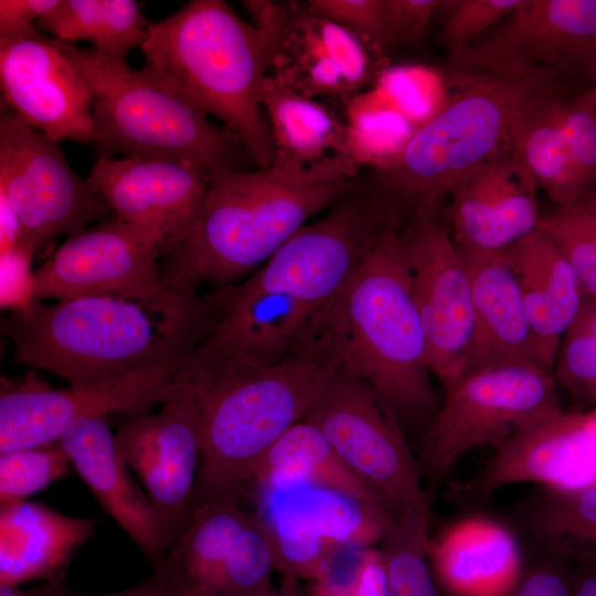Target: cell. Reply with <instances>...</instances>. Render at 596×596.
<instances>
[{
    "label": "cell",
    "mask_w": 596,
    "mask_h": 596,
    "mask_svg": "<svg viewBox=\"0 0 596 596\" xmlns=\"http://www.w3.org/2000/svg\"><path fill=\"white\" fill-rule=\"evenodd\" d=\"M214 292L172 286L160 298L95 296L33 301L1 320L15 362L87 386L137 371L182 363L207 338Z\"/></svg>",
    "instance_id": "1"
},
{
    "label": "cell",
    "mask_w": 596,
    "mask_h": 596,
    "mask_svg": "<svg viewBox=\"0 0 596 596\" xmlns=\"http://www.w3.org/2000/svg\"><path fill=\"white\" fill-rule=\"evenodd\" d=\"M347 155L309 166L213 173L187 232L162 255L168 286H233L264 265L315 214L355 191Z\"/></svg>",
    "instance_id": "2"
},
{
    "label": "cell",
    "mask_w": 596,
    "mask_h": 596,
    "mask_svg": "<svg viewBox=\"0 0 596 596\" xmlns=\"http://www.w3.org/2000/svg\"><path fill=\"white\" fill-rule=\"evenodd\" d=\"M337 370L318 347L274 364L183 368L201 433L193 512L213 501L238 500L262 457L302 421Z\"/></svg>",
    "instance_id": "3"
},
{
    "label": "cell",
    "mask_w": 596,
    "mask_h": 596,
    "mask_svg": "<svg viewBox=\"0 0 596 596\" xmlns=\"http://www.w3.org/2000/svg\"><path fill=\"white\" fill-rule=\"evenodd\" d=\"M400 226L387 230L326 309L315 343L373 387L401 421L427 422L439 409Z\"/></svg>",
    "instance_id": "4"
},
{
    "label": "cell",
    "mask_w": 596,
    "mask_h": 596,
    "mask_svg": "<svg viewBox=\"0 0 596 596\" xmlns=\"http://www.w3.org/2000/svg\"><path fill=\"white\" fill-rule=\"evenodd\" d=\"M146 65L219 119L259 167L275 149L263 114L269 52L262 32L223 0H192L151 21L140 44Z\"/></svg>",
    "instance_id": "5"
},
{
    "label": "cell",
    "mask_w": 596,
    "mask_h": 596,
    "mask_svg": "<svg viewBox=\"0 0 596 596\" xmlns=\"http://www.w3.org/2000/svg\"><path fill=\"white\" fill-rule=\"evenodd\" d=\"M65 47L93 96L94 141L99 157L172 159L211 174L244 170L254 161L242 141L148 65L136 70L89 47Z\"/></svg>",
    "instance_id": "6"
},
{
    "label": "cell",
    "mask_w": 596,
    "mask_h": 596,
    "mask_svg": "<svg viewBox=\"0 0 596 596\" xmlns=\"http://www.w3.org/2000/svg\"><path fill=\"white\" fill-rule=\"evenodd\" d=\"M472 75L415 130L397 160L374 173L373 185L409 216L437 211L460 179L509 151L517 108L531 91L546 85L536 78Z\"/></svg>",
    "instance_id": "7"
},
{
    "label": "cell",
    "mask_w": 596,
    "mask_h": 596,
    "mask_svg": "<svg viewBox=\"0 0 596 596\" xmlns=\"http://www.w3.org/2000/svg\"><path fill=\"white\" fill-rule=\"evenodd\" d=\"M423 434L416 458L429 494L457 460L481 446L494 449L561 409L552 373L529 362H504L459 375Z\"/></svg>",
    "instance_id": "8"
},
{
    "label": "cell",
    "mask_w": 596,
    "mask_h": 596,
    "mask_svg": "<svg viewBox=\"0 0 596 596\" xmlns=\"http://www.w3.org/2000/svg\"><path fill=\"white\" fill-rule=\"evenodd\" d=\"M302 421L315 425L395 519L430 510L401 422L368 383L337 370Z\"/></svg>",
    "instance_id": "9"
},
{
    "label": "cell",
    "mask_w": 596,
    "mask_h": 596,
    "mask_svg": "<svg viewBox=\"0 0 596 596\" xmlns=\"http://www.w3.org/2000/svg\"><path fill=\"white\" fill-rule=\"evenodd\" d=\"M507 81L567 76L596 88V0H522L493 30L450 56Z\"/></svg>",
    "instance_id": "10"
},
{
    "label": "cell",
    "mask_w": 596,
    "mask_h": 596,
    "mask_svg": "<svg viewBox=\"0 0 596 596\" xmlns=\"http://www.w3.org/2000/svg\"><path fill=\"white\" fill-rule=\"evenodd\" d=\"M0 191L36 254L56 237L115 216L70 166L57 141L24 125L7 108L0 115Z\"/></svg>",
    "instance_id": "11"
},
{
    "label": "cell",
    "mask_w": 596,
    "mask_h": 596,
    "mask_svg": "<svg viewBox=\"0 0 596 596\" xmlns=\"http://www.w3.org/2000/svg\"><path fill=\"white\" fill-rule=\"evenodd\" d=\"M426 344L429 371L444 386L464 371L473 336L468 272L448 223L416 211L398 232Z\"/></svg>",
    "instance_id": "12"
},
{
    "label": "cell",
    "mask_w": 596,
    "mask_h": 596,
    "mask_svg": "<svg viewBox=\"0 0 596 596\" xmlns=\"http://www.w3.org/2000/svg\"><path fill=\"white\" fill-rule=\"evenodd\" d=\"M184 362L137 371L87 386L52 390L33 372L15 385L2 379L0 455L56 441L78 418L149 413L175 390Z\"/></svg>",
    "instance_id": "13"
},
{
    "label": "cell",
    "mask_w": 596,
    "mask_h": 596,
    "mask_svg": "<svg viewBox=\"0 0 596 596\" xmlns=\"http://www.w3.org/2000/svg\"><path fill=\"white\" fill-rule=\"evenodd\" d=\"M163 248L117 216L72 235L33 270L35 300L109 296L137 300L170 288Z\"/></svg>",
    "instance_id": "14"
},
{
    "label": "cell",
    "mask_w": 596,
    "mask_h": 596,
    "mask_svg": "<svg viewBox=\"0 0 596 596\" xmlns=\"http://www.w3.org/2000/svg\"><path fill=\"white\" fill-rule=\"evenodd\" d=\"M115 440L123 460L145 487L172 546L193 514L201 453L198 411L183 377L155 413L128 417Z\"/></svg>",
    "instance_id": "15"
},
{
    "label": "cell",
    "mask_w": 596,
    "mask_h": 596,
    "mask_svg": "<svg viewBox=\"0 0 596 596\" xmlns=\"http://www.w3.org/2000/svg\"><path fill=\"white\" fill-rule=\"evenodd\" d=\"M1 106L54 141L93 143V96L64 42L40 31L0 40Z\"/></svg>",
    "instance_id": "16"
},
{
    "label": "cell",
    "mask_w": 596,
    "mask_h": 596,
    "mask_svg": "<svg viewBox=\"0 0 596 596\" xmlns=\"http://www.w3.org/2000/svg\"><path fill=\"white\" fill-rule=\"evenodd\" d=\"M524 482L557 491L596 486V407L561 409L525 427L497 447L487 467L455 496L476 504Z\"/></svg>",
    "instance_id": "17"
},
{
    "label": "cell",
    "mask_w": 596,
    "mask_h": 596,
    "mask_svg": "<svg viewBox=\"0 0 596 596\" xmlns=\"http://www.w3.org/2000/svg\"><path fill=\"white\" fill-rule=\"evenodd\" d=\"M212 174L189 162L146 157H98L86 178L114 215L164 251L194 221Z\"/></svg>",
    "instance_id": "18"
},
{
    "label": "cell",
    "mask_w": 596,
    "mask_h": 596,
    "mask_svg": "<svg viewBox=\"0 0 596 596\" xmlns=\"http://www.w3.org/2000/svg\"><path fill=\"white\" fill-rule=\"evenodd\" d=\"M538 183L511 150L460 179L446 217L458 247L501 252L538 230Z\"/></svg>",
    "instance_id": "19"
},
{
    "label": "cell",
    "mask_w": 596,
    "mask_h": 596,
    "mask_svg": "<svg viewBox=\"0 0 596 596\" xmlns=\"http://www.w3.org/2000/svg\"><path fill=\"white\" fill-rule=\"evenodd\" d=\"M57 441L104 510L158 570L171 545L147 494L123 460L107 418H78Z\"/></svg>",
    "instance_id": "20"
},
{
    "label": "cell",
    "mask_w": 596,
    "mask_h": 596,
    "mask_svg": "<svg viewBox=\"0 0 596 596\" xmlns=\"http://www.w3.org/2000/svg\"><path fill=\"white\" fill-rule=\"evenodd\" d=\"M458 248L470 278L475 316L462 373L504 362H529L544 369L511 267L499 252Z\"/></svg>",
    "instance_id": "21"
},
{
    "label": "cell",
    "mask_w": 596,
    "mask_h": 596,
    "mask_svg": "<svg viewBox=\"0 0 596 596\" xmlns=\"http://www.w3.org/2000/svg\"><path fill=\"white\" fill-rule=\"evenodd\" d=\"M436 583L449 596H509L523 575L513 533L486 517L454 522L428 540Z\"/></svg>",
    "instance_id": "22"
},
{
    "label": "cell",
    "mask_w": 596,
    "mask_h": 596,
    "mask_svg": "<svg viewBox=\"0 0 596 596\" xmlns=\"http://www.w3.org/2000/svg\"><path fill=\"white\" fill-rule=\"evenodd\" d=\"M499 253L518 280L541 363L553 374L562 338L585 299L581 280L539 230Z\"/></svg>",
    "instance_id": "23"
},
{
    "label": "cell",
    "mask_w": 596,
    "mask_h": 596,
    "mask_svg": "<svg viewBox=\"0 0 596 596\" xmlns=\"http://www.w3.org/2000/svg\"><path fill=\"white\" fill-rule=\"evenodd\" d=\"M96 524L32 501L0 507V584L66 581L71 560Z\"/></svg>",
    "instance_id": "24"
},
{
    "label": "cell",
    "mask_w": 596,
    "mask_h": 596,
    "mask_svg": "<svg viewBox=\"0 0 596 596\" xmlns=\"http://www.w3.org/2000/svg\"><path fill=\"white\" fill-rule=\"evenodd\" d=\"M243 6L267 42L268 75L312 98L350 95L307 2L245 0Z\"/></svg>",
    "instance_id": "25"
},
{
    "label": "cell",
    "mask_w": 596,
    "mask_h": 596,
    "mask_svg": "<svg viewBox=\"0 0 596 596\" xmlns=\"http://www.w3.org/2000/svg\"><path fill=\"white\" fill-rule=\"evenodd\" d=\"M262 105L275 149L273 164L309 166L333 155H345V121L323 103L268 75Z\"/></svg>",
    "instance_id": "26"
},
{
    "label": "cell",
    "mask_w": 596,
    "mask_h": 596,
    "mask_svg": "<svg viewBox=\"0 0 596 596\" xmlns=\"http://www.w3.org/2000/svg\"><path fill=\"white\" fill-rule=\"evenodd\" d=\"M298 483L332 488L385 507L344 464L326 436L305 421L291 426L266 451L256 465L248 487L265 489Z\"/></svg>",
    "instance_id": "27"
},
{
    "label": "cell",
    "mask_w": 596,
    "mask_h": 596,
    "mask_svg": "<svg viewBox=\"0 0 596 596\" xmlns=\"http://www.w3.org/2000/svg\"><path fill=\"white\" fill-rule=\"evenodd\" d=\"M253 519L254 512L243 509L235 499L194 510L164 560L179 578L182 596H216L224 565Z\"/></svg>",
    "instance_id": "28"
},
{
    "label": "cell",
    "mask_w": 596,
    "mask_h": 596,
    "mask_svg": "<svg viewBox=\"0 0 596 596\" xmlns=\"http://www.w3.org/2000/svg\"><path fill=\"white\" fill-rule=\"evenodd\" d=\"M555 86L531 91L520 103L510 124V150L528 168L538 187L557 205L581 193L557 115Z\"/></svg>",
    "instance_id": "29"
},
{
    "label": "cell",
    "mask_w": 596,
    "mask_h": 596,
    "mask_svg": "<svg viewBox=\"0 0 596 596\" xmlns=\"http://www.w3.org/2000/svg\"><path fill=\"white\" fill-rule=\"evenodd\" d=\"M150 23L135 0H61L35 28L64 43L91 42L94 49L126 62Z\"/></svg>",
    "instance_id": "30"
},
{
    "label": "cell",
    "mask_w": 596,
    "mask_h": 596,
    "mask_svg": "<svg viewBox=\"0 0 596 596\" xmlns=\"http://www.w3.org/2000/svg\"><path fill=\"white\" fill-rule=\"evenodd\" d=\"M273 489L280 490L304 520L333 549L351 544L375 545L394 521L383 504L332 488L298 483Z\"/></svg>",
    "instance_id": "31"
},
{
    "label": "cell",
    "mask_w": 596,
    "mask_h": 596,
    "mask_svg": "<svg viewBox=\"0 0 596 596\" xmlns=\"http://www.w3.org/2000/svg\"><path fill=\"white\" fill-rule=\"evenodd\" d=\"M525 525L549 552L596 565V486L575 491L545 488L530 503Z\"/></svg>",
    "instance_id": "32"
},
{
    "label": "cell",
    "mask_w": 596,
    "mask_h": 596,
    "mask_svg": "<svg viewBox=\"0 0 596 596\" xmlns=\"http://www.w3.org/2000/svg\"><path fill=\"white\" fill-rule=\"evenodd\" d=\"M347 125L345 155L360 168L385 170L418 128L374 88L341 97Z\"/></svg>",
    "instance_id": "33"
},
{
    "label": "cell",
    "mask_w": 596,
    "mask_h": 596,
    "mask_svg": "<svg viewBox=\"0 0 596 596\" xmlns=\"http://www.w3.org/2000/svg\"><path fill=\"white\" fill-rule=\"evenodd\" d=\"M256 519L269 541L280 577L312 581L331 547L295 510L278 489H255ZM337 549V547H336Z\"/></svg>",
    "instance_id": "34"
},
{
    "label": "cell",
    "mask_w": 596,
    "mask_h": 596,
    "mask_svg": "<svg viewBox=\"0 0 596 596\" xmlns=\"http://www.w3.org/2000/svg\"><path fill=\"white\" fill-rule=\"evenodd\" d=\"M429 519L430 511L406 512L381 540L387 596H439L427 555Z\"/></svg>",
    "instance_id": "35"
},
{
    "label": "cell",
    "mask_w": 596,
    "mask_h": 596,
    "mask_svg": "<svg viewBox=\"0 0 596 596\" xmlns=\"http://www.w3.org/2000/svg\"><path fill=\"white\" fill-rule=\"evenodd\" d=\"M538 230L573 266L585 297L596 298V182L574 201L541 215Z\"/></svg>",
    "instance_id": "36"
},
{
    "label": "cell",
    "mask_w": 596,
    "mask_h": 596,
    "mask_svg": "<svg viewBox=\"0 0 596 596\" xmlns=\"http://www.w3.org/2000/svg\"><path fill=\"white\" fill-rule=\"evenodd\" d=\"M553 376L582 406H588L596 386V298L585 297L564 333Z\"/></svg>",
    "instance_id": "37"
},
{
    "label": "cell",
    "mask_w": 596,
    "mask_h": 596,
    "mask_svg": "<svg viewBox=\"0 0 596 596\" xmlns=\"http://www.w3.org/2000/svg\"><path fill=\"white\" fill-rule=\"evenodd\" d=\"M72 467L58 441L0 455V507L23 501Z\"/></svg>",
    "instance_id": "38"
},
{
    "label": "cell",
    "mask_w": 596,
    "mask_h": 596,
    "mask_svg": "<svg viewBox=\"0 0 596 596\" xmlns=\"http://www.w3.org/2000/svg\"><path fill=\"white\" fill-rule=\"evenodd\" d=\"M275 572L269 541L254 514L253 521L230 554L222 571L216 596H262L275 586Z\"/></svg>",
    "instance_id": "39"
},
{
    "label": "cell",
    "mask_w": 596,
    "mask_h": 596,
    "mask_svg": "<svg viewBox=\"0 0 596 596\" xmlns=\"http://www.w3.org/2000/svg\"><path fill=\"white\" fill-rule=\"evenodd\" d=\"M557 115L582 193L596 182V88L557 98Z\"/></svg>",
    "instance_id": "40"
},
{
    "label": "cell",
    "mask_w": 596,
    "mask_h": 596,
    "mask_svg": "<svg viewBox=\"0 0 596 596\" xmlns=\"http://www.w3.org/2000/svg\"><path fill=\"white\" fill-rule=\"evenodd\" d=\"M435 76L422 67L381 70L374 89L415 126L426 123L443 105Z\"/></svg>",
    "instance_id": "41"
},
{
    "label": "cell",
    "mask_w": 596,
    "mask_h": 596,
    "mask_svg": "<svg viewBox=\"0 0 596 596\" xmlns=\"http://www.w3.org/2000/svg\"><path fill=\"white\" fill-rule=\"evenodd\" d=\"M307 6L356 34L379 57L393 47L385 0H309Z\"/></svg>",
    "instance_id": "42"
},
{
    "label": "cell",
    "mask_w": 596,
    "mask_h": 596,
    "mask_svg": "<svg viewBox=\"0 0 596 596\" xmlns=\"http://www.w3.org/2000/svg\"><path fill=\"white\" fill-rule=\"evenodd\" d=\"M522 0H464L445 23L440 41L453 56L508 17Z\"/></svg>",
    "instance_id": "43"
},
{
    "label": "cell",
    "mask_w": 596,
    "mask_h": 596,
    "mask_svg": "<svg viewBox=\"0 0 596 596\" xmlns=\"http://www.w3.org/2000/svg\"><path fill=\"white\" fill-rule=\"evenodd\" d=\"M35 255L23 241L18 246L0 253V305L9 312L28 308L34 297L31 262Z\"/></svg>",
    "instance_id": "44"
},
{
    "label": "cell",
    "mask_w": 596,
    "mask_h": 596,
    "mask_svg": "<svg viewBox=\"0 0 596 596\" xmlns=\"http://www.w3.org/2000/svg\"><path fill=\"white\" fill-rule=\"evenodd\" d=\"M393 47L422 41L429 20L440 7L437 0H385Z\"/></svg>",
    "instance_id": "45"
},
{
    "label": "cell",
    "mask_w": 596,
    "mask_h": 596,
    "mask_svg": "<svg viewBox=\"0 0 596 596\" xmlns=\"http://www.w3.org/2000/svg\"><path fill=\"white\" fill-rule=\"evenodd\" d=\"M61 0H0V40L38 32L35 23L52 13Z\"/></svg>",
    "instance_id": "46"
},
{
    "label": "cell",
    "mask_w": 596,
    "mask_h": 596,
    "mask_svg": "<svg viewBox=\"0 0 596 596\" xmlns=\"http://www.w3.org/2000/svg\"><path fill=\"white\" fill-rule=\"evenodd\" d=\"M52 596H182V588L173 571L163 564L146 581L130 588L107 594H82L62 584Z\"/></svg>",
    "instance_id": "47"
},
{
    "label": "cell",
    "mask_w": 596,
    "mask_h": 596,
    "mask_svg": "<svg viewBox=\"0 0 596 596\" xmlns=\"http://www.w3.org/2000/svg\"><path fill=\"white\" fill-rule=\"evenodd\" d=\"M574 584L562 571L543 566L523 573L509 596H574Z\"/></svg>",
    "instance_id": "48"
},
{
    "label": "cell",
    "mask_w": 596,
    "mask_h": 596,
    "mask_svg": "<svg viewBox=\"0 0 596 596\" xmlns=\"http://www.w3.org/2000/svg\"><path fill=\"white\" fill-rule=\"evenodd\" d=\"M341 596H387V573L380 547H370L360 578Z\"/></svg>",
    "instance_id": "49"
},
{
    "label": "cell",
    "mask_w": 596,
    "mask_h": 596,
    "mask_svg": "<svg viewBox=\"0 0 596 596\" xmlns=\"http://www.w3.org/2000/svg\"><path fill=\"white\" fill-rule=\"evenodd\" d=\"M24 241V233L10 200L0 191V253L11 249Z\"/></svg>",
    "instance_id": "50"
},
{
    "label": "cell",
    "mask_w": 596,
    "mask_h": 596,
    "mask_svg": "<svg viewBox=\"0 0 596 596\" xmlns=\"http://www.w3.org/2000/svg\"><path fill=\"white\" fill-rule=\"evenodd\" d=\"M64 582H42L33 587L0 584V596H52Z\"/></svg>",
    "instance_id": "51"
},
{
    "label": "cell",
    "mask_w": 596,
    "mask_h": 596,
    "mask_svg": "<svg viewBox=\"0 0 596 596\" xmlns=\"http://www.w3.org/2000/svg\"><path fill=\"white\" fill-rule=\"evenodd\" d=\"M574 596H596V565H588V570L575 582Z\"/></svg>",
    "instance_id": "52"
},
{
    "label": "cell",
    "mask_w": 596,
    "mask_h": 596,
    "mask_svg": "<svg viewBox=\"0 0 596 596\" xmlns=\"http://www.w3.org/2000/svg\"><path fill=\"white\" fill-rule=\"evenodd\" d=\"M588 405L592 407H596V386L592 393Z\"/></svg>",
    "instance_id": "53"
}]
</instances>
